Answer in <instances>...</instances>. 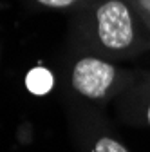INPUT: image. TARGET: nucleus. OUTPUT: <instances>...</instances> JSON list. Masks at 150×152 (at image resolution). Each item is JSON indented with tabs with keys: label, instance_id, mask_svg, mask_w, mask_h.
<instances>
[{
	"label": "nucleus",
	"instance_id": "obj_2",
	"mask_svg": "<svg viewBox=\"0 0 150 152\" xmlns=\"http://www.w3.org/2000/svg\"><path fill=\"white\" fill-rule=\"evenodd\" d=\"M116 78L110 64L98 58H83L74 65L72 87L87 98H101Z\"/></svg>",
	"mask_w": 150,
	"mask_h": 152
},
{
	"label": "nucleus",
	"instance_id": "obj_1",
	"mask_svg": "<svg viewBox=\"0 0 150 152\" xmlns=\"http://www.w3.org/2000/svg\"><path fill=\"white\" fill-rule=\"evenodd\" d=\"M96 18L100 42L107 49H127L134 42V24L125 2L108 0L103 6H100Z\"/></svg>",
	"mask_w": 150,
	"mask_h": 152
},
{
	"label": "nucleus",
	"instance_id": "obj_4",
	"mask_svg": "<svg viewBox=\"0 0 150 152\" xmlns=\"http://www.w3.org/2000/svg\"><path fill=\"white\" fill-rule=\"evenodd\" d=\"M94 152H128L121 143H118L116 140L110 138H101L96 141L94 145Z\"/></svg>",
	"mask_w": 150,
	"mask_h": 152
},
{
	"label": "nucleus",
	"instance_id": "obj_6",
	"mask_svg": "<svg viewBox=\"0 0 150 152\" xmlns=\"http://www.w3.org/2000/svg\"><path fill=\"white\" fill-rule=\"evenodd\" d=\"M148 123H150V109H148Z\"/></svg>",
	"mask_w": 150,
	"mask_h": 152
},
{
	"label": "nucleus",
	"instance_id": "obj_5",
	"mask_svg": "<svg viewBox=\"0 0 150 152\" xmlns=\"http://www.w3.org/2000/svg\"><path fill=\"white\" fill-rule=\"evenodd\" d=\"M38 2L44 6H49V7H65V6L72 4L74 0H38Z\"/></svg>",
	"mask_w": 150,
	"mask_h": 152
},
{
	"label": "nucleus",
	"instance_id": "obj_3",
	"mask_svg": "<svg viewBox=\"0 0 150 152\" xmlns=\"http://www.w3.org/2000/svg\"><path fill=\"white\" fill-rule=\"evenodd\" d=\"M52 83H54V78L45 67H34L25 76V87L29 89V92L36 94V96L47 94L52 89Z\"/></svg>",
	"mask_w": 150,
	"mask_h": 152
}]
</instances>
